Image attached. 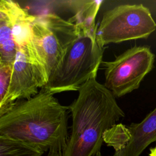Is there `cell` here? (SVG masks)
I'll return each instance as SVG.
<instances>
[{
    "label": "cell",
    "mask_w": 156,
    "mask_h": 156,
    "mask_svg": "<svg viewBox=\"0 0 156 156\" xmlns=\"http://www.w3.org/2000/svg\"><path fill=\"white\" fill-rule=\"evenodd\" d=\"M9 12L4 0L0 1V63L13 64L17 52Z\"/></svg>",
    "instance_id": "cell-10"
},
{
    "label": "cell",
    "mask_w": 156,
    "mask_h": 156,
    "mask_svg": "<svg viewBox=\"0 0 156 156\" xmlns=\"http://www.w3.org/2000/svg\"><path fill=\"white\" fill-rule=\"evenodd\" d=\"M68 107L43 88L17 101L0 116V135L23 141L43 152L62 155L68 138Z\"/></svg>",
    "instance_id": "cell-1"
},
{
    "label": "cell",
    "mask_w": 156,
    "mask_h": 156,
    "mask_svg": "<svg viewBox=\"0 0 156 156\" xmlns=\"http://www.w3.org/2000/svg\"><path fill=\"white\" fill-rule=\"evenodd\" d=\"M12 26L13 37L17 49L29 44L32 39V25L36 15H31L18 2L4 0Z\"/></svg>",
    "instance_id": "cell-9"
},
{
    "label": "cell",
    "mask_w": 156,
    "mask_h": 156,
    "mask_svg": "<svg viewBox=\"0 0 156 156\" xmlns=\"http://www.w3.org/2000/svg\"><path fill=\"white\" fill-rule=\"evenodd\" d=\"M44 152L23 142L0 135V156H42Z\"/></svg>",
    "instance_id": "cell-12"
},
{
    "label": "cell",
    "mask_w": 156,
    "mask_h": 156,
    "mask_svg": "<svg viewBox=\"0 0 156 156\" xmlns=\"http://www.w3.org/2000/svg\"><path fill=\"white\" fill-rule=\"evenodd\" d=\"M94 156H103L102 155V154H101V152H98V154H96L95 155H94Z\"/></svg>",
    "instance_id": "cell-16"
},
{
    "label": "cell",
    "mask_w": 156,
    "mask_h": 156,
    "mask_svg": "<svg viewBox=\"0 0 156 156\" xmlns=\"http://www.w3.org/2000/svg\"><path fill=\"white\" fill-rule=\"evenodd\" d=\"M103 1H69V5L74 15L69 20L76 25L85 27H94L96 18Z\"/></svg>",
    "instance_id": "cell-11"
},
{
    "label": "cell",
    "mask_w": 156,
    "mask_h": 156,
    "mask_svg": "<svg viewBox=\"0 0 156 156\" xmlns=\"http://www.w3.org/2000/svg\"><path fill=\"white\" fill-rule=\"evenodd\" d=\"M71 126L62 156H94L101 152L105 131L125 116L112 93L93 78L78 90L68 106Z\"/></svg>",
    "instance_id": "cell-2"
},
{
    "label": "cell",
    "mask_w": 156,
    "mask_h": 156,
    "mask_svg": "<svg viewBox=\"0 0 156 156\" xmlns=\"http://www.w3.org/2000/svg\"><path fill=\"white\" fill-rule=\"evenodd\" d=\"M46 156H62V155L58 154H48Z\"/></svg>",
    "instance_id": "cell-15"
},
{
    "label": "cell",
    "mask_w": 156,
    "mask_h": 156,
    "mask_svg": "<svg viewBox=\"0 0 156 156\" xmlns=\"http://www.w3.org/2000/svg\"><path fill=\"white\" fill-rule=\"evenodd\" d=\"M78 34L77 27L69 20L52 13L36 15L29 44L43 67L48 79Z\"/></svg>",
    "instance_id": "cell-4"
},
{
    "label": "cell",
    "mask_w": 156,
    "mask_h": 156,
    "mask_svg": "<svg viewBox=\"0 0 156 156\" xmlns=\"http://www.w3.org/2000/svg\"><path fill=\"white\" fill-rule=\"evenodd\" d=\"M46 72L29 44L18 49L9 87L0 102V116L19 100L29 99L48 83Z\"/></svg>",
    "instance_id": "cell-7"
},
{
    "label": "cell",
    "mask_w": 156,
    "mask_h": 156,
    "mask_svg": "<svg viewBox=\"0 0 156 156\" xmlns=\"http://www.w3.org/2000/svg\"><path fill=\"white\" fill-rule=\"evenodd\" d=\"M129 139L113 156H140L146 147L156 142V106L140 122L127 126Z\"/></svg>",
    "instance_id": "cell-8"
},
{
    "label": "cell",
    "mask_w": 156,
    "mask_h": 156,
    "mask_svg": "<svg viewBox=\"0 0 156 156\" xmlns=\"http://www.w3.org/2000/svg\"><path fill=\"white\" fill-rule=\"evenodd\" d=\"M13 64L0 63V102L3 100L7 94L10 82Z\"/></svg>",
    "instance_id": "cell-13"
},
{
    "label": "cell",
    "mask_w": 156,
    "mask_h": 156,
    "mask_svg": "<svg viewBox=\"0 0 156 156\" xmlns=\"http://www.w3.org/2000/svg\"><path fill=\"white\" fill-rule=\"evenodd\" d=\"M148 156H156V144L154 147L150 149V152Z\"/></svg>",
    "instance_id": "cell-14"
},
{
    "label": "cell",
    "mask_w": 156,
    "mask_h": 156,
    "mask_svg": "<svg viewBox=\"0 0 156 156\" xmlns=\"http://www.w3.org/2000/svg\"><path fill=\"white\" fill-rule=\"evenodd\" d=\"M155 55L147 46H134L112 61H102L104 86L115 98L139 88L154 67Z\"/></svg>",
    "instance_id": "cell-6"
},
{
    "label": "cell",
    "mask_w": 156,
    "mask_h": 156,
    "mask_svg": "<svg viewBox=\"0 0 156 156\" xmlns=\"http://www.w3.org/2000/svg\"><path fill=\"white\" fill-rule=\"evenodd\" d=\"M79 34L67 48L62 58L42 88L54 94L78 91L87 82L96 78L105 47L99 44L98 25L88 28L76 26Z\"/></svg>",
    "instance_id": "cell-3"
},
{
    "label": "cell",
    "mask_w": 156,
    "mask_h": 156,
    "mask_svg": "<svg viewBox=\"0 0 156 156\" xmlns=\"http://www.w3.org/2000/svg\"><path fill=\"white\" fill-rule=\"evenodd\" d=\"M156 29L150 10L140 4L117 5L103 15L96 37L103 47L110 43L146 39Z\"/></svg>",
    "instance_id": "cell-5"
}]
</instances>
